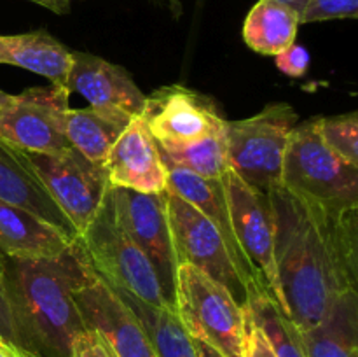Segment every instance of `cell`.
<instances>
[{
  "instance_id": "27",
  "label": "cell",
  "mask_w": 358,
  "mask_h": 357,
  "mask_svg": "<svg viewBox=\"0 0 358 357\" xmlns=\"http://www.w3.org/2000/svg\"><path fill=\"white\" fill-rule=\"evenodd\" d=\"M358 0H310L301 16V23H317L329 20H355Z\"/></svg>"
},
{
  "instance_id": "30",
  "label": "cell",
  "mask_w": 358,
  "mask_h": 357,
  "mask_svg": "<svg viewBox=\"0 0 358 357\" xmlns=\"http://www.w3.org/2000/svg\"><path fill=\"white\" fill-rule=\"evenodd\" d=\"M245 308V307H243ZM243 357H276L261 328L245 308V352Z\"/></svg>"
},
{
  "instance_id": "25",
  "label": "cell",
  "mask_w": 358,
  "mask_h": 357,
  "mask_svg": "<svg viewBox=\"0 0 358 357\" xmlns=\"http://www.w3.org/2000/svg\"><path fill=\"white\" fill-rule=\"evenodd\" d=\"M276 357H306L303 336L269 293L254 294L245 303Z\"/></svg>"
},
{
  "instance_id": "33",
  "label": "cell",
  "mask_w": 358,
  "mask_h": 357,
  "mask_svg": "<svg viewBox=\"0 0 358 357\" xmlns=\"http://www.w3.org/2000/svg\"><path fill=\"white\" fill-rule=\"evenodd\" d=\"M0 357H35V356H31V354H28L27 350L20 349L17 345L10 343L9 340L0 336Z\"/></svg>"
},
{
  "instance_id": "14",
  "label": "cell",
  "mask_w": 358,
  "mask_h": 357,
  "mask_svg": "<svg viewBox=\"0 0 358 357\" xmlns=\"http://www.w3.org/2000/svg\"><path fill=\"white\" fill-rule=\"evenodd\" d=\"M103 170L112 188L131 189L143 195L166 191V164L142 115L129 119L128 126L108 150Z\"/></svg>"
},
{
  "instance_id": "17",
  "label": "cell",
  "mask_w": 358,
  "mask_h": 357,
  "mask_svg": "<svg viewBox=\"0 0 358 357\" xmlns=\"http://www.w3.org/2000/svg\"><path fill=\"white\" fill-rule=\"evenodd\" d=\"M166 191L173 192V195L180 196L185 202L194 205L199 212L205 214V216L215 224L217 230L220 231V234H222L224 240H226L231 254H233L234 262H236L241 276H243L248 289H250V296L264 290V287H262L261 284H259V280L255 279L250 266H248L247 259L243 258L240 247H238L236 237H234L233 220H231L229 206H227L226 195H224L222 184H220L219 178H205L201 177V175H196L192 174V172L177 167H166ZM264 293H268V290H264Z\"/></svg>"
},
{
  "instance_id": "28",
  "label": "cell",
  "mask_w": 358,
  "mask_h": 357,
  "mask_svg": "<svg viewBox=\"0 0 358 357\" xmlns=\"http://www.w3.org/2000/svg\"><path fill=\"white\" fill-rule=\"evenodd\" d=\"M72 357H115L105 340L93 329H84L73 338Z\"/></svg>"
},
{
  "instance_id": "13",
  "label": "cell",
  "mask_w": 358,
  "mask_h": 357,
  "mask_svg": "<svg viewBox=\"0 0 358 357\" xmlns=\"http://www.w3.org/2000/svg\"><path fill=\"white\" fill-rule=\"evenodd\" d=\"M140 115L161 146L196 142L227 122L208 97L180 84L154 91L145 98Z\"/></svg>"
},
{
  "instance_id": "19",
  "label": "cell",
  "mask_w": 358,
  "mask_h": 357,
  "mask_svg": "<svg viewBox=\"0 0 358 357\" xmlns=\"http://www.w3.org/2000/svg\"><path fill=\"white\" fill-rule=\"evenodd\" d=\"M0 63L30 70L51 84L66 86L72 51L45 30L0 35Z\"/></svg>"
},
{
  "instance_id": "32",
  "label": "cell",
  "mask_w": 358,
  "mask_h": 357,
  "mask_svg": "<svg viewBox=\"0 0 358 357\" xmlns=\"http://www.w3.org/2000/svg\"><path fill=\"white\" fill-rule=\"evenodd\" d=\"M28 2H34L37 6L45 7V9L52 10L56 14H66L76 0H28Z\"/></svg>"
},
{
  "instance_id": "9",
  "label": "cell",
  "mask_w": 358,
  "mask_h": 357,
  "mask_svg": "<svg viewBox=\"0 0 358 357\" xmlns=\"http://www.w3.org/2000/svg\"><path fill=\"white\" fill-rule=\"evenodd\" d=\"M27 158L77 237H80L112 188L103 164L93 163L72 147L59 154L27 153Z\"/></svg>"
},
{
  "instance_id": "12",
  "label": "cell",
  "mask_w": 358,
  "mask_h": 357,
  "mask_svg": "<svg viewBox=\"0 0 358 357\" xmlns=\"http://www.w3.org/2000/svg\"><path fill=\"white\" fill-rule=\"evenodd\" d=\"M73 298L84 326L96 331L115 357H157L138 317L94 270Z\"/></svg>"
},
{
  "instance_id": "11",
  "label": "cell",
  "mask_w": 358,
  "mask_h": 357,
  "mask_svg": "<svg viewBox=\"0 0 358 357\" xmlns=\"http://www.w3.org/2000/svg\"><path fill=\"white\" fill-rule=\"evenodd\" d=\"M121 226L152 265L164 298L173 304L177 255L166 212V191L143 195L131 189L110 188ZM175 308V307H173Z\"/></svg>"
},
{
  "instance_id": "8",
  "label": "cell",
  "mask_w": 358,
  "mask_h": 357,
  "mask_svg": "<svg viewBox=\"0 0 358 357\" xmlns=\"http://www.w3.org/2000/svg\"><path fill=\"white\" fill-rule=\"evenodd\" d=\"M69 98V88L58 84L9 94L0 107V139L24 153H65L70 149L65 136Z\"/></svg>"
},
{
  "instance_id": "15",
  "label": "cell",
  "mask_w": 358,
  "mask_h": 357,
  "mask_svg": "<svg viewBox=\"0 0 358 357\" xmlns=\"http://www.w3.org/2000/svg\"><path fill=\"white\" fill-rule=\"evenodd\" d=\"M66 88L83 94L91 107L115 108L129 115L142 114L147 98L121 65L79 51H72Z\"/></svg>"
},
{
  "instance_id": "23",
  "label": "cell",
  "mask_w": 358,
  "mask_h": 357,
  "mask_svg": "<svg viewBox=\"0 0 358 357\" xmlns=\"http://www.w3.org/2000/svg\"><path fill=\"white\" fill-rule=\"evenodd\" d=\"M115 290L142 322L157 357H198L194 342L173 307H152L124 290Z\"/></svg>"
},
{
  "instance_id": "4",
  "label": "cell",
  "mask_w": 358,
  "mask_h": 357,
  "mask_svg": "<svg viewBox=\"0 0 358 357\" xmlns=\"http://www.w3.org/2000/svg\"><path fill=\"white\" fill-rule=\"evenodd\" d=\"M77 240L94 272L114 289L124 290L152 307H173L164 298L163 287L147 255L119 223L110 189L101 209Z\"/></svg>"
},
{
  "instance_id": "3",
  "label": "cell",
  "mask_w": 358,
  "mask_h": 357,
  "mask_svg": "<svg viewBox=\"0 0 358 357\" xmlns=\"http://www.w3.org/2000/svg\"><path fill=\"white\" fill-rule=\"evenodd\" d=\"M282 186L297 198L327 209H358V168L329 149L317 118L297 122L290 133Z\"/></svg>"
},
{
  "instance_id": "31",
  "label": "cell",
  "mask_w": 358,
  "mask_h": 357,
  "mask_svg": "<svg viewBox=\"0 0 358 357\" xmlns=\"http://www.w3.org/2000/svg\"><path fill=\"white\" fill-rule=\"evenodd\" d=\"M3 272H6V258L0 254V336L14 343L13 318H10L9 303L6 296V286H3Z\"/></svg>"
},
{
  "instance_id": "22",
  "label": "cell",
  "mask_w": 358,
  "mask_h": 357,
  "mask_svg": "<svg viewBox=\"0 0 358 357\" xmlns=\"http://www.w3.org/2000/svg\"><path fill=\"white\" fill-rule=\"evenodd\" d=\"M301 20L294 9L276 0H259L243 23L245 44L264 56H276L296 42Z\"/></svg>"
},
{
  "instance_id": "34",
  "label": "cell",
  "mask_w": 358,
  "mask_h": 357,
  "mask_svg": "<svg viewBox=\"0 0 358 357\" xmlns=\"http://www.w3.org/2000/svg\"><path fill=\"white\" fill-rule=\"evenodd\" d=\"M192 342H194V346H196V352H198V357H224L222 354L219 352V350L213 349L212 345H208V343L203 342V340L192 338Z\"/></svg>"
},
{
  "instance_id": "18",
  "label": "cell",
  "mask_w": 358,
  "mask_h": 357,
  "mask_svg": "<svg viewBox=\"0 0 358 357\" xmlns=\"http://www.w3.org/2000/svg\"><path fill=\"white\" fill-rule=\"evenodd\" d=\"M0 200L23 206L77 238L70 220L51 198L45 186L38 178L37 172L31 168L27 153L16 149L2 139H0Z\"/></svg>"
},
{
  "instance_id": "5",
  "label": "cell",
  "mask_w": 358,
  "mask_h": 357,
  "mask_svg": "<svg viewBox=\"0 0 358 357\" xmlns=\"http://www.w3.org/2000/svg\"><path fill=\"white\" fill-rule=\"evenodd\" d=\"M173 307L191 338L203 340L224 357H243L245 308L227 287L182 262L175 276Z\"/></svg>"
},
{
  "instance_id": "6",
  "label": "cell",
  "mask_w": 358,
  "mask_h": 357,
  "mask_svg": "<svg viewBox=\"0 0 358 357\" xmlns=\"http://www.w3.org/2000/svg\"><path fill=\"white\" fill-rule=\"evenodd\" d=\"M289 104H271L259 114L226 122L227 163L252 189L268 195L282 184V167L290 133L297 126Z\"/></svg>"
},
{
  "instance_id": "21",
  "label": "cell",
  "mask_w": 358,
  "mask_h": 357,
  "mask_svg": "<svg viewBox=\"0 0 358 357\" xmlns=\"http://www.w3.org/2000/svg\"><path fill=\"white\" fill-rule=\"evenodd\" d=\"M301 336L306 357H358V290L339 296L324 321Z\"/></svg>"
},
{
  "instance_id": "10",
  "label": "cell",
  "mask_w": 358,
  "mask_h": 357,
  "mask_svg": "<svg viewBox=\"0 0 358 357\" xmlns=\"http://www.w3.org/2000/svg\"><path fill=\"white\" fill-rule=\"evenodd\" d=\"M219 181L229 206L238 247L259 284L278 303L275 220L268 195L252 189L233 170H227Z\"/></svg>"
},
{
  "instance_id": "2",
  "label": "cell",
  "mask_w": 358,
  "mask_h": 357,
  "mask_svg": "<svg viewBox=\"0 0 358 357\" xmlns=\"http://www.w3.org/2000/svg\"><path fill=\"white\" fill-rule=\"evenodd\" d=\"M91 272L79 240L56 258H6L14 345L35 357H72L73 338L86 329L73 296Z\"/></svg>"
},
{
  "instance_id": "1",
  "label": "cell",
  "mask_w": 358,
  "mask_h": 357,
  "mask_svg": "<svg viewBox=\"0 0 358 357\" xmlns=\"http://www.w3.org/2000/svg\"><path fill=\"white\" fill-rule=\"evenodd\" d=\"M275 220L278 304L301 332L358 290V209H327L282 184L268 192Z\"/></svg>"
},
{
  "instance_id": "20",
  "label": "cell",
  "mask_w": 358,
  "mask_h": 357,
  "mask_svg": "<svg viewBox=\"0 0 358 357\" xmlns=\"http://www.w3.org/2000/svg\"><path fill=\"white\" fill-rule=\"evenodd\" d=\"M133 115L115 108H69L65 114V136L70 147L90 161L103 164L117 136Z\"/></svg>"
},
{
  "instance_id": "35",
  "label": "cell",
  "mask_w": 358,
  "mask_h": 357,
  "mask_svg": "<svg viewBox=\"0 0 358 357\" xmlns=\"http://www.w3.org/2000/svg\"><path fill=\"white\" fill-rule=\"evenodd\" d=\"M276 2L285 4L287 7H290V9L296 10V13L299 14V20H301V16H303L304 9H306V6L310 4V0H276Z\"/></svg>"
},
{
  "instance_id": "7",
  "label": "cell",
  "mask_w": 358,
  "mask_h": 357,
  "mask_svg": "<svg viewBox=\"0 0 358 357\" xmlns=\"http://www.w3.org/2000/svg\"><path fill=\"white\" fill-rule=\"evenodd\" d=\"M166 212L177 262H187L229 289L240 304L250 298L233 254L215 224L180 196L166 191Z\"/></svg>"
},
{
  "instance_id": "29",
  "label": "cell",
  "mask_w": 358,
  "mask_h": 357,
  "mask_svg": "<svg viewBox=\"0 0 358 357\" xmlns=\"http://www.w3.org/2000/svg\"><path fill=\"white\" fill-rule=\"evenodd\" d=\"M276 66L282 70L285 76L303 77L310 69V52L303 46H297L294 42L290 48L276 55Z\"/></svg>"
},
{
  "instance_id": "36",
  "label": "cell",
  "mask_w": 358,
  "mask_h": 357,
  "mask_svg": "<svg viewBox=\"0 0 358 357\" xmlns=\"http://www.w3.org/2000/svg\"><path fill=\"white\" fill-rule=\"evenodd\" d=\"M7 98H9V94H7V93H3V91L0 90V107H2V105L6 104V100H7Z\"/></svg>"
},
{
  "instance_id": "16",
  "label": "cell",
  "mask_w": 358,
  "mask_h": 357,
  "mask_svg": "<svg viewBox=\"0 0 358 357\" xmlns=\"http://www.w3.org/2000/svg\"><path fill=\"white\" fill-rule=\"evenodd\" d=\"M76 241V237L37 214L0 200V254L3 258H56Z\"/></svg>"
},
{
  "instance_id": "26",
  "label": "cell",
  "mask_w": 358,
  "mask_h": 357,
  "mask_svg": "<svg viewBox=\"0 0 358 357\" xmlns=\"http://www.w3.org/2000/svg\"><path fill=\"white\" fill-rule=\"evenodd\" d=\"M318 132L329 149L358 168V114L348 112L341 115L317 118Z\"/></svg>"
},
{
  "instance_id": "24",
  "label": "cell",
  "mask_w": 358,
  "mask_h": 357,
  "mask_svg": "<svg viewBox=\"0 0 358 357\" xmlns=\"http://www.w3.org/2000/svg\"><path fill=\"white\" fill-rule=\"evenodd\" d=\"M157 146L166 167L184 168L205 178H220L231 170L227 163L226 126L196 142L182 146Z\"/></svg>"
}]
</instances>
